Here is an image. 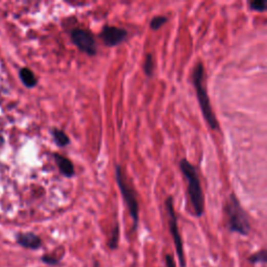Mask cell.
Wrapping results in <instances>:
<instances>
[{
	"label": "cell",
	"mask_w": 267,
	"mask_h": 267,
	"mask_svg": "<svg viewBox=\"0 0 267 267\" xmlns=\"http://www.w3.org/2000/svg\"><path fill=\"white\" fill-rule=\"evenodd\" d=\"M192 80L196 90V95L198 98V102L201 109V113L204 119L212 130L218 129V121L215 117V114L212 110V106L210 104L209 96H208L206 87H204V69L201 62H198L193 69L192 72Z\"/></svg>",
	"instance_id": "6da1fadb"
},
{
	"label": "cell",
	"mask_w": 267,
	"mask_h": 267,
	"mask_svg": "<svg viewBox=\"0 0 267 267\" xmlns=\"http://www.w3.org/2000/svg\"><path fill=\"white\" fill-rule=\"evenodd\" d=\"M180 168L188 182V193L194 213L197 217H200L203 213L204 201L197 170L191 163H189L185 159L180 162Z\"/></svg>",
	"instance_id": "7a4b0ae2"
},
{
	"label": "cell",
	"mask_w": 267,
	"mask_h": 267,
	"mask_svg": "<svg viewBox=\"0 0 267 267\" xmlns=\"http://www.w3.org/2000/svg\"><path fill=\"white\" fill-rule=\"evenodd\" d=\"M225 214L228 218L227 225L232 232L239 233L241 235L249 234L251 230L249 218L234 194H231L225 203Z\"/></svg>",
	"instance_id": "3957f363"
},
{
	"label": "cell",
	"mask_w": 267,
	"mask_h": 267,
	"mask_svg": "<svg viewBox=\"0 0 267 267\" xmlns=\"http://www.w3.org/2000/svg\"><path fill=\"white\" fill-rule=\"evenodd\" d=\"M165 206H166V211H167V216H168L169 231H170V234L172 236V239H173V242L175 245L176 255H177V258H179L181 266L185 267L186 260H185V256H184V247H183V241H182L181 235H180L179 227H177V219H176V215L174 212L172 197H168L166 199Z\"/></svg>",
	"instance_id": "277c9868"
},
{
	"label": "cell",
	"mask_w": 267,
	"mask_h": 267,
	"mask_svg": "<svg viewBox=\"0 0 267 267\" xmlns=\"http://www.w3.org/2000/svg\"><path fill=\"white\" fill-rule=\"evenodd\" d=\"M116 180H117L118 187H119L120 192L129 207V211H130L131 217L133 219V223H134L133 228H134V230H136L138 227V221H139V206H138L134 192L131 190V188L127 185V183L124 180L120 166L116 167Z\"/></svg>",
	"instance_id": "5b68a950"
},
{
	"label": "cell",
	"mask_w": 267,
	"mask_h": 267,
	"mask_svg": "<svg viewBox=\"0 0 267 267\" xmlns=\"http://www.w3.org/2000/svg\"><path fill=\"white\" fill-rule=\"evenodd\" d=\"M73 43L84 52L94 55L96 53V45L93 36L84 29L76 28L71 33Z\"/></svg>",
	"instance_id": "8992f818"
},
{
	"label": "cell",
	"mask_w": 267,
	"mask_h": 267,
	"mask_svg": "<svg viewBox=\"0 0 267 267\" xmlns=\"http://www.w3.org/2000/svg\"><path fill=\"white\" fill-rule=\"evenodd\" d=\"M127 35V31L122 28L115 26H106L100 34V38L107 46H116L125 41Z\"/></svg>",
	"instance_id": "52a82bcc"
},
{
	"label": "cell",
	"mask_w": 267,
	"mask_h": 267,
	"mask_svg": "<svg viewBox=\"0 0 267 267\" xmlns=\"http://www.w3.org/2000/svg\"><path fill=\"white\" fill-rule=\"evenodd\" d=\"M16 241L20 247L27 250L36 251L42 247V239L38 235L32 232L18 233L16 235Z\"/></svg>",
	"instance_id": "ba28073f"
},
{
	"label": "cell",
	"mask_w": 267,
	"mask_h": 267,
	"mask_svg": "<svg viewBox=\"0 0 267 267\" xmlns=\"http://www.w3.org/2000/svg\"><path fill=\"white\" fill-rule=\"evenodd\" d=\"M54 159H55V162H56L58 168H60V170L63 174H65L66 176L73 175V173H74L73 165L67 158L60 156V155H54Z\"/></svg>",
	"instance_id": "9c48e42d"
},
{
	"label": "cell",
	"mask_w": 267,
	"mask_h": 267,
	"mask_svg": "<svg viewBox=\"0 0 267 267\" xmlns=\"http://www.w3.org/2000/svg\"><path fill=\"white\" fill-rule=\"evenodd\" d=\"M20 77L23 84L28 88H33L37 85V78L35 77L34 73L27 68H22L20 70Z\"/></svg>",
	"instance_id": "30bf717a"
},
{
	"label": "cell",
	"mask_w": 267,
	"mask_h": 267,
	"mask_svg": "<svg viewBox=\"0 0 267 267\" xmlns=\"http://www.w3.org/2000/svg\"><path fill=\"white\" fill-rule=\"evenodd\" d=\"M52 135H53V138L55 140V143L58 146H66V145L69 144V138L63 131L55 129V130L52 131Z\"/></svg>",
	"instance_id": "8fae6325"
},
{
	"label": "cell",
	"mask_w": 267,
	"mask_h": 267,
	"mask_svg": "<svg viewBox=\"0 0 267 267\" xmlns=\"http://www.w3.org/2000/svg\"><path fill=\"white\" fill-rule=\"evenodd\" d=\"M118 242H119V228H118V225H116L113 230L112 236L108 243L109 248L111 250H116L118 248Z\"/></svg>",
	"instance_id": "7c38bea8"
},
{
	"label": "cell",
	"mask_w": 267,
	"mask_h": 267,
	"mask_svg": "<svg viewBox=\"0 0 267 267\" xmlns=\"http://www.w3.org/2000/svg\"><path fill=\"white\" fill-rule=\"evenodd\" d=\"M250 8L253 11L265 12L267 11V0H254L250 3Z\"/></svg>",
	"instance_id": "4fadbf2b"
},
{
	"label": "cell",
	"mask_w": 267,
	"mask_h": 267,
	"mask_svg": "<svg viewBox=\"0 0 267 267\" xmlns=\"http://www.w3.org/2000/svg\"><path fill=\"white\" fill-rule=\"evenodd\" d=\"M250 261L253 263H267V250L255 253L250 258Z\"/></svg>",
	"instance_id": "5bb4252c"
},
{
	"label": "cell",
	"mask_w": 267,
	"mask_h": 267,
	"mask_svg": "<svg viewBox=\"0 0 267 267\" xmlns=\"http://www.w3.org/2000/svg\"><path fill=\"white\" fill-rule=\"evenodd\" d=\"M41 261L46 264V265H50V266H55L58 265L61 262V258H56L54 255L51 254H45L42 256Z\"/></svg>",
	"instance_id": "9a60e30c"
},
{
	"label": "cell",
	"mask_w": 267,
	"mask_h": 267,
	"mask_svg": "<svg viewBox=\"0 0 267 267\" xmlns=\"http://www.w3.org/2000/svg\"><path fill=\"white\" fill-rule=\"evenodd\" d=\"M144 71H145L146 75H148V76H152V74L154 72V60H153L152 54L146 55L145 63H144Z\"/></svg>",
	"instance_id": "2e32d148"
},
{
	"label": "cell",
	"mask_w": 267,
	"mask_h": 267,
	"mask_svg": "<svg viewBox=\"0 0 267 267\" xmlns=\"http://www.w3.org/2000/svg\"><path fill=\"white\" fill-rule=\"evenodd\" d=\"M167 22V18L164 17V16H158V17H155L152 22H151V27L152 29H154V31H157V29H159L160 27H162L165 23Z\"/></svg>",
	"instance_id": "e0dca14e"
},
{
	"label": "cell",
	"mask_w": 267,
	"mask_h": 267,
	"mask_svg": "<svg viewBox=\"0 0 267 267\" xmlns=\"http://www.w3.org/2000/svg\"><path fill=\"white\" fill-rule=\"evenodd\" d=\"M165 262H166V267H176V265L174 263V259L171 255L165 256Z\"/></svg>",
	"instance_id": "ac0fdd59"
},
{
	"label": "cell",
	"mask_w": 267,
	"mask_h": 267,
	"mask_svg": "<svg viewBox=\"0 0 267 267\" xmlns=\"http://www.w3.org/2000/svg\"><path fill=\"white\" fill-rule=\"evenodd\" d=\"M93 267H99V263H98V262H94Z\"/></svg>",
	"instance_id": "d6986e66"
}]
</instances>
